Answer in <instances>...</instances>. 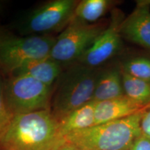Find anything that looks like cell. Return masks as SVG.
<instances>
[{
	"label": "cell",
	"mask_w": 150,
	"mask_h": 150,
	"mask_svg": "<svg viewBox=\"0 0 150 150\" xmlns=\"http://www.w3.org/2000/svg\"><path fill=\"white\" fill-rule=\"evenodd\" d=\"M58 129L50 110L15 115L0 134V150H52L59 143Z\"/></svg>",
	"instance_id": "1"
},
{
	"label": "cell",
	"mask_w": 150,
	"mask_h": 150,
	"mask_svg": "<svg viewBox=\"0 0 150 150\" xmlns=\"http://www.w3.org/2000/svg\"><path fill=\"white\" fill-rule=\"evenodd\" d=\"M145 108L122 119L71 133L61 141L83 150H130L142 134L140 122Z\"/></svg>",
	"instance_id": "2"
},
{
	"label": "cell",
	"mask_w": 150,
	"mask_h": 150,
	"mask_svg": "<svg viewBox=\"0 0 150 150\" xmlns=\"http://www.w3.org/2000/svg\"><path fill=\"white\" fill-rule=\"evenodd\" d=\"M99 70L76 63L62 73L55 84L50 106L58 121L93 100Z\"/></svg>",
	"instance_id": "3"
},
{
	"label": "cell",
	"mask_w": 150,
	"mask_h": 150,
	"mask_svg": "<svg viewBox=\"0 0 150 150\" xmlns=\"http://www.w3.org/2000/svg\"><path fill=\"white\" fill-rule=\"evenodd\" d=\"M56 37L17 35L0 29V73L5 77L33 60L49 57Z\"/></svg>",
	"instance_id": "4"
},
{
	"label": "cell",
	"mask_w": 150,
	"mask_h": 150,
	"mask_svg": "<svg viewBox=\"0 0 150 150\" xmlns=\"http://www.w3.org/2000/svg\"><path fill=\"white\" fill-rule=\"evenodd\" d=\"M54 87H49L27 75L4 78V93L9 110L15 116L50 110Z\"/></svg>",
	"instance_id": "5"
},
{
	"label": "cell",
	"mask_w": 150,
	"mask_h": 150,
	"mask_svg": "<svg viewBox=\"0 0 150 150\" xmlns=\"http://www.w3.org/2000/svg\"><path fill=\"white\" fill-rule=\"evenodd\" d=\"M108 24V22L88 24L73 18L56 37L50 58L62 66L75 64L106 29Z\"/></svg>",
	"instance_id": "6"
},
{
	"label": "cell",
	"mask_w": 150,
	"mask_h": 150,
	"mask_svg": "<svg viewBox=\"0 0 150 150\" xmlns=\"http://www.w3.org/2000/svg\"><path fill=\"white\" fill-rule=\"evenodd\" d=\"M79 1L52 0L27 14L20 25L22 35H52L63 31L74 18Z\"/></svg>",
	"instance_id": "7"
},
{
	"label": "cell",
	"mask_w": 150,
	"mask_h": 150,
	"mask_svg": "<svg viewBox=\"0 0 150 150\" xmlns=\"http://www.w3.org/2000/svg\"><path fill=\"white\" fill-rule=\"evenodd\" d=\"M125 18L122 11L114 8L110 12L107 27L77 63L91 68L97 69L117 55L122 46L121 26Z\"/></svg>",
	"instance_id": "8"
},
{
	"label": "cell",
	"mask_w": 150,
	"mask_h": 150,
	"mask_svg": "<svg viewBox=\"0 0 150 150\" xmlns=\"http://www.w3.org/2000/svg\"><path fill=\"white\" fill-rule=\"evenodd\" d=\"M132 13L121 26L122 38L141 47L150 54V6L144 0L136 1Z\"/></svg>",
	"instance_id": "9"
},
{
	"label": "cell",
	"mask_w": 150,
	"mask_h": 150,
	"mask_svg": "<svg viewBox=\"0 0 150 150\" xmlns=\"http://www.w3.org/2000/svg\"><path fill=\"white\" fill-rule=\"evenodd\" d=\"M147 106L135 102L126 95L102 102H96L95 109V125L133 115Z\"/></svg>",
	"instance_id": "10"
},
{
	"label": "cell",
	"mask_w": 150,
	"mask_h": 150,
	"mask_svg": "<svg viewBox=\"0 0 150 150\" xmlns=\"http://www.w3.org/2000/svg\"><path fill=\"white\" fill-rule=\"evenodd\" d=\"M122 73L120 65L100 70L97 77L93 100L102 102L124 96Z\"/></svg>",
	"instance_id": "11"
},
{
	"label": "cell",
	"mask_w": 150,
	"mask_h": 150,
	"mask_svg": "<svg viewBox=\"0 0 150 150\" xmlns=\"http://www.w3.org/2000/svg\"><path fill=\"white\" fill-rule=\"evenodd\" d=\"M63 72V66L49 56L29 62L13 74L27 75L49 87H53Z\"/></svg>",
	"instance_id": "12"
},
{
	"label": "cell",
	"mask_w": 150,
	"mask_h": 150,
	"mask_svg": "<svg viewBox=\"0 0 150 150\" xmlns=\"http://www.w3.org/2000/svg\"><path fill=\"white\" fill-rule=\"evenodd\" d=\"M95 104L96 102L92 100L71 112L59 122V142L71 133L95 126Z\"/></svg>",
	"instance_id": "13"
},
{
	"label": "cell",
	"mask_w": 150,
	"mask_h": 150,
	"mask_svg": "<svg viewBox=\"0 0 150 150\" xmlns=\"http://www.w3.org/2000/svg\"><path fill=\"white\" fill-rule=\"evenodd\" d=\"M117 4L118 1L112 0L79 1L74 11V18L86 23H96L107 13L111 12Z\"/></svg>",
	"instance_id": "14"
},
{
	"label": "cell",
	"mask_w": 150,
	"mask_h": 150,
	"mask_svg": "<svg viewBox=\"0 0 150 150\" xmlns=\"http://www.w3.org/2000/svg\"><path fill=\"white\" fill-rule=\"evenodd\" d=\"M125 95L135 102L147 106L150 104V82L137 79L121 70Z\"/></svg>",
	"instance_id": "15"
},
{
	"label": "cell",
	"mask_w": 150,
	"mask_h": 150,
	"mask_svg": "<svg viewBox=\"0 0 150 150\" xmlns=\"http://www.w3.org/2000/svg\"><path fill=\"white\" fill-rule=\"evenodd\" d=\"M121 70L131 76L150 82V57L134 56L120 64Z\"/></svg>",
	"instance_id": "16"
},
{
	"label": "cell",
	"mask_w": 150,
	"mask_h": 150,
	"mask_svg": "<svg viewBox=\"0 0 150 150\" xmlns=\"http://www.w3.org/2000/svg\"><path fill=\"white\" fill-rule=\"evenodd\" d=\"M13 115L9 110L4 93V77L0 73V134L10 122Z\"/></svg>",
	"instance_id": "17"
},
{
	"label": "cell",
	"mask_w": 150,
	"mask_h": 150,
	"mask_svg": "<svg viewBox=\"0 0 150 150\" xmlns=\"http://www.w3.org/2000/svg\"><path fill=\"white\" fill-rule=\"evenodd\" d=\"M130 150H150V138L142 133L135 140Z\"/></svg>",
	"instance_id": "18"
},
{
	"label": "cell",
	"mask_w": 150,
	"mask_h": 150,
	"mask_svg": "<svg viewBox=\"0 0 150 150\" xmlns=\"http://www.w3.org/2000/svg\"><path fill=\"white\" fill-rule=\"evenodd\" d=\"M140 129L142 134L150 138V104L144 110L140 122Z\"/></svg>",
	"instance_id": "19"
},
{
	"label": "cell",
	"mask_w": 150,
	"mask_h": 150,
	"mask_svg": "<svg viewBox=\"0 0 150 150\" xmlns=\"http://www.w3.org/2000/svg\"><path fill=\"white\" fill-rule=\"evenodd\" d=\"M52 150H83V149H81V148L76 147V146L75 145H73L72 144L67 143V142H65L63 141H60Z\"/></svg>",
	"instance_id": "20"
},
{
	"label": "cell",
	"mask_w": 150,
	"mask_h": 150,
	"mask_svg": "<svg viewBox=\"0 0 150 150\" xmlns=\"http://www.w3.org/2000/svg\"><path fill=\"white\" fill-rule=\"evenodd\" d=\"M145 1V2L146 4H149L150 6V0H144Z\"/></svg>",
	"instance_id": "21"
},
{
	"label": "cell",
	"mask_w": 150,
	"mask_h": 150,
	"mask_svg": "<svg viewBox=\"0 0 150 150\" xmlns=\"http://www.w3.org/2000/svg\"><path fill=\"white\" fill-rule=\"evenodd\" d=\"M1 8H2V7H1V4L0 3V11H1V9H2Z\"/></svg>",
	"instance_id": "22"
}]
</instances>
